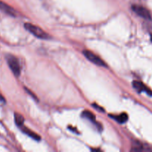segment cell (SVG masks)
<instances>
[{"mask_svg":"<svg viewBox=\"0 0 152 152\" xmlns=\"http://www.w3.org/2000/svg\"><path fill=\"white\" fill-rule=\"evenodd\" d=\"M25 28L37 38L43 39H48V38H50V36L47 33L45 32L42 28L37 25H34L31 23H26L25 24Z\"/></svg>","mask_w":152,"mask_h":152,"instance_id":"obj_1","label":"cell"},{"mask_svg":"<svg viewBox=\"0 0 152 152\" xmlns=\"http://www.w3.org/2000/svg\"><path fill=\"white\" fill-rule=\"evenodd\" d=\"M6 59H7L8 66L10 67V70L13 73V74L16 77H19L21 73V66L17 58L13 55H7Z\"/></svg>","mask_w":152,"mask_h":152,"instance_id":"obj_2","label":"cell"},{"mask_svg":"<svg viewBox=\"0 0 152 152\" xmlns=\"http://www.w3.org/2000/svg\"><path fill=\"white\" fill-rule=\"evenodd\" d=\"M83 54L86 56V57L87 58L89 61L93 62V63L95 64V65H99V66H103V67L106 66L105 62H104L101 58H99V56H96V54L92 53V52L90 51V50H85L84 51H83Z\"/></svg>","mask_w":152,"mask_h":152,"instance_id":"obj_3","label":"cell"},{"mask_svg":"<svg viewBox=\"0 0 152 152\" xmlns=\"http://www.w3.org/2000/svg\"><path fill=\"white\" fill-rule=\"evenodd\" d=\"M132 10L134 12L137 13V15H139L141 17L144 18L145 19H151V14H150V12L147 10L146 8H145L144 7L140 5H137V4H134L132 7Z\"/></svg>","mask_w":152,"mask_h":152,"instance_id":"obj_4","label":"cell"},{"mask_svg":"<svg viewBox=\"0 0 152 152\" xmlns=\"http://www.w3.org/2000/svg\"><path fill=\"white\" fill-rule=\"evenodd\" d=\"M133 87L134 88V89H136L139 93H141V92H145L147 94L152 96V91L151 89L148 88L147 87L144 83H142V82L134 81Z\"/></svg>","mask_w":152,"mask_h":152,"instance_id":"obj_5","label":"cell"},{"mask_svg":"<svg viewBox=\"0 0 152 152\" xmlns=\"http://www.w3.org/2000/svg\"><path fill=\"white\" fill-rule=\"evenodd\" d=\"M82 117L87 119V120H90L91 122H92V123H94V124H96V126H98V128H99V129L102 130V126H101L100 124L97 123V122L96 121V117H95V115L93 114V113H91L89 111H86H86H83V114H82Z\"/></svg>","mask_w":152,"mask_h":152,"instance_id":"obj_6","label":"cell"},{"mask_svg":"<svg viewBox=\"0 0 152 152\" xmlns=\"http://www.w3.org/2000/svg\"><path fill=\"white\" fill-rule=\"evenodd\" d=\"M0 10H1L2 12H4V13H7V14L10 15L11 16H16V12H15V10L11 7H10L7 4H5V3L2 2L1 1H0Z\"/></svg>","mask_w":152,"mask_h":152,"instance_id":"obj_7","label":"cell"},{"mask_svg":"<svg viewBox=\"0 0 152 152\" xmlns=\"http://www.w3.org/2000/svg\"><path fill=\"white\" fill-rule=\"evenodd\" d=\"M110 117L113 118L114 120H115L116 121L118 122L119 123H125L129 119L128 117V114L126 113H123L121 114H119V115H109Z\"/></svg>","mask_w":152,"mask_h":152,"instance_id":"obj_8","label":"cell"},{"mask_svg":"<svg viewBox=\"0 0 152 152\" xmlns=\"http://www.w3.org/2000/svg\"><path fill=\"white\" fill-rule=\"evenodd\" d=\"M21 128H22V130L24 133H25L27 135H28L29 137H31V138L34 139L35 140L39 141L40 140V137L39 136V135H37L35 132H34L33 131H31V129H28V128H26V127H24L23 126H21Z\"/></svg>","mask_w":152,"mask_h":152,"instance_id":"obj_9","label":"cell"},{"mask_svg":"<svg viewBox=\"0 0 152 152\" xmlns=\"http://www.w3.org/2000/svg\"><path fill=\"white\" fill-rule=\"evenodd\" d=\"M14 119H15V123H16V124L19 127H21V126H23L24 121H25L23 116L18 114V113H15Z\"/></svg>","mask_w":152,"mask_h":152,"instance_id":"obj_10","label":"cell"},{"mask_svg":"<svg viewBox=\"0 0 152 152\" xmlns=\"http://www.w3.org/2000/svg\"><path fill=\"white\" fill-rule=\"evenodd\" d=\"M4 102H5V99L3 97L2 95L0 94V103H4Z\"/></svg>","mask_w":152,"mask_h":152,"instance_id":"obj_11","label":"cell"},{"mask_svg":"<svg viewBox=\"0 0 152 152\" xmlns=\"http://www.w3.org/2000/svg\"><path fill=\"white\" fill-rule=\"evenodd\" d=\"M151 41H152V36H151Z\"/></svg>","mask_w":152,"mask_h":152,"instance_id":"obj_12","label":"cell"}]
</instances>
